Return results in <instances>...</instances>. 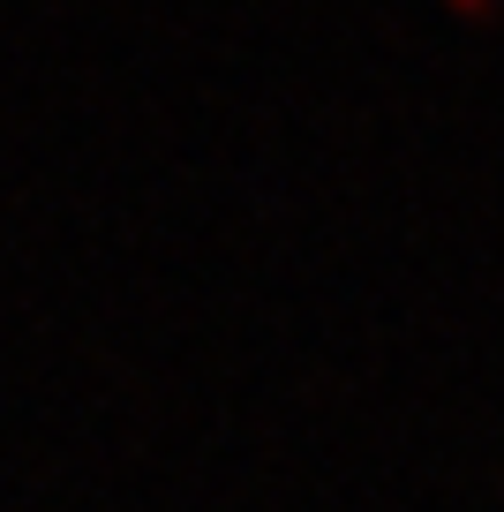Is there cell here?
<instances>
[{"instance_id": "cell-1", "label": "cell", "mask_w": 504, "mask_h": 512, "mask_svg": "<svg viewBox=\"0 0 504 512\" xmlns=\"http://www.w3.org/2000/svg\"><path fill=\"white\" fill-rule=\"evenodd\" d=\"M459 8H467V16H482V8H489V0H459Z\"/></svg>"}]
</instances>
